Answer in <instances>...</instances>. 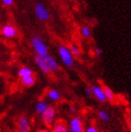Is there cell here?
Returning a JSON list of instances; mask_svg holds the SVG:
<instances>
[{
    "instance_id": "1",
    "label": "cell",
    "mask_w": 131,
    "mask_h": 132,
    "mask_svg": "<svg viewBox=\"0 0 131 132\" xmlns=\"http://www.w3.org/2000/svg\"><path fill=\"white\" fill-rule=\"evenodd\" d=\"M31 46L37 55L46 56L49 53V48L40 36L35 35L31 38Z\"/></svg>"
},
{
    "instance_id": "2",
    "label": "cell",
    "mask_w": 131,
    "mask_h": 132,
    "mask_svg": "<svg viewBox=\"0 0 131 132\" xmlns=\"http://www.w3.org/2000/svg\"><path fill=\"white\" fill-rule=\"evenodd\" d=\"M58 54L60 56L61 61L63 64L68 68H72L75 65V60H74V56L70 53L69 49L68 46L60 45L58 47Z\"/></svg>"
},
{
    "instance_id": "3",
    "label": "cell",
    "mask_w": 131,
    "mask_h": 132,
    "mask_svg": "<svg viewBox=\"0 0 131 132\" xmlns=\"http://www.w3.org/2000/svg\"><path fill=\"white\" fill-rule=\"evenodd\" d=\"M35 15L39 21L47 22L50 20L51 13L46 6L41 2H38L35 6Z\"/></svg>"
},
{
    "instance_id": "4",
    "label": "cell",
    "mask_w": 131,
    "mask_h": 132,
    "mask_svg": "<svg viewBox=\"0 0 131 132\" xmlns=\"http://www.w3.org/2000/svg\"><path fill=\"white\" fill-rule=\"evenodd\" d=\"M41 117H42V122L45 126L47 127L53 126L56 117V109L53 106H48L47 109L41 113Z\"/></svg>"
},
{
    "instance_id": "5",
    "label": "cell",
    "mask_w": 131,
    "mask_h": 132,
    "mask_svg": "<svg viewBox=\"0 0 131 132\" xmlns=\"http://www.w3.org/2000/svg\"><path fill=\"white\" fill-rule=\"evenodd\" d=\"M68 132H84L83 121L80 117H73L68 124Z\"/></svg>"
},
{
    "instance_id": "6",
    "label": "cell",
    "mask_w": 131,
    "mask_h": 132,
    "mask_svg": "<svg viewBox=\"0 0 131 132\" xmlns=\"http://www.w3.org/2000/svg\"><path fill=\"white\" fill-rule=\"evenodd\" d=\"M34 60H35L37 66L39 68V69L42 71L43 73L46 74V75L51 74L52 70H51V69L49 68L48 65H47V63H46L45 59H44L43 56H39V55H37V54H36L35 57H34Z\"/></svg>"
},
{
    "instance_id": "7",
    "label": "cell",
    "mask_w": 131,
    "mask_h": 132,
    "mask_svg": "<svg viewBox=\"0 0 131 132\" xmlns=\"http://www.w3.org/2000/svg\"><path fill=\"white\" fill-rule=\"evenodd\" d=\"M18 130L19 132H30L31 125L28 118L25 115L20 116L18 120Z\"/></svg>"
},
{
    "instance_id": "8",
    "label": "cell",
    "mask_w": 131,
    "mask_h": 132,
    "mask_svg": "<svg viewBox=\"0 0 131 132\" xmlns=\"http://www.w3.org/2000/svg\"><path fill=\"white\" fill-rule=\"evenodd\" d=\"M1 34L5 38H11L17 36L18 31L15 26H13L12 24H6V26H4L1 28Z\"/></svg>"
},
{
    "instance_id": "9",
    "label": "cell",
    "mask_w": 131,
    "mask_h": 132,
    "mask_svg": "<svg viewBox=\"0 0 131 132\" xmlns=\"http://www.w3.org/2000/svg\"><path fill=\"white\" fill-rule=\"evenodd\" d=\"M92 92H93V96L97 99L98 101L100 102L107 101L106 96H105V93H104V89L101 86H99L97 84L93 85L92 86Z\"/></svg>"
},
{
    "instance_id": "10",
    "label": "cell",
    "mask_w": 131,
    "mask_h": 132,
    "mask_svg": "<svg viewBox=\"0 0 131 132\" xmlns=\"http://www.w3.org/2000/svg\"><path fill=\"white\" fill-rule=\"evenodd\" d=\"M43 57H44V59H45L46 63H47V65H48L49 68L51 69V70L52 71L58 70V69H59V65H58L57 61L55 60L54 57L49 55V54H47L46 56H43Z\"/></svg>"
},
{
    "instance_id": "11",
    "label": "cell",
    "mask_w": 131,
    "mask_h": 132,
    "mask_svg": "<svg viewBox=\"0 0 131 132\" xmlns=\"http://www.w3.org/2000/svg\"><path fill=\"white\" fill-rule=\"evenodd\" d=\"M21 82L25 87H32L36 84V78L34 77V75L22 77L21 78Z\"/></svg>"
},
{
    "instance_id": "12",
    "label": "cell",
    "mask_w": 131,
    "mask_h": 132,
    "mask_svg": "<svg viewBox=\"0 0 131 132\" xmlns=\"http://www.w3.org/2000/svg\"><path fill=\"white\" fill-rule=\"evenodd\" d=\"M47 97L53 101H58L61 99V94L60 92L55 90V89H50L47 93Z\"/></svg>"
},
{
    "instance_id": "13",
    "label": "cell",
    "mask_w": 131,
    "mask_h": 132,
    "mask_svg": "<svg viewBox=\"0 0 131 132\" xmlns=\"http://www.w3.org/2000/svg\"><path fill=\"white\" fill-rule=\"evenodd\" d=\"M30 75H34V73H33L32 69L30 68H28V67H22L18 70V76L20 77V78L25 76H30Z\"/></svg>"
},
{
    "instance_id": "14",
    "label": "cell",
    "mask_w": 131,
    "mask_h": 132,
    "mask_svg": "<svg viewBox=\"0 0 131 132\" xmlns=\"http://www.w3.org/2000/svg\"><path fill=\"white\" fill-rule=\"evenodd\" d=\"M47 107H48V104H47V102L44 101V100H40V101H38L37 104H36V112L38 113V114H40L42 113L46 109H47Z\"/></svg>"
},
{
    "instance_id": "15",
    "label": "cell",
    "mask_w": 131,
    "mask_h": 132,
    "mask_svg": "<svg viewBox=\"0 0 131 132\" xmlns=\"http://www.w3.org/2000/svg\"><path fill=\"white\" fill-rule=\"evenodd\" d=\"M53 130V132H68L67 126H66L64 123L60 122V121H58V122H56L55 124H54Z\"/></svg>"
},
{
    "instance_id": "16",
    "label": "cell",
    "mask_w": 131,
    "mask_h": 132,
    "mask_svg": "<svg viewBox=\"0 0 131 132\" xmlns=\"http://www.w3.org/2000/svg\"><path fill=\"white\" fill-rule=\"evenodd\" d=\"M103 89H104V93H105L107 100H109V101H111V102H113L114 100H115V95H114L113 91L108 86H105Z\"/></svg>"
},
{
    "instance_id": "17",
    "label": "cell",
    "mask_w": 131,
    "mask_h": 132,
    "mask_svg": "<svg viewBox=\"0 0 131 132\" xmlns=\"http://www.w3.org/2000/svg\"><path fill=\"white\" fill-rule=\"evenodd\" d=\"M68 49H69V51H70V53H72V55L74 57H79L81 55V50L79 49L78 46L74 45V44H70L68 46Z\"/></svg>"
},
{
    "instance_id": "18",
    "label": "cell",
    "mask_w": 131,
    "mask_h": 132,
    "mask_svg": "<svg viewBox=\"0 0 131 132\" xmlns=\"http://www.w3.org/2000/svg\"><path fill=\"white\" fill-rule=\"evenodd\" d=\"M81 34L83 38H90L91 35H92V31H91L90 27H88V26H83V27L81 28Z\"/></svg>"
},
{
    "instance_id": "19",
    "label": "cell",
    "mask_w": 131,
    "mask_h": 132,
    "mask_svg": "<svg viewBox=\"0 0 131 132\" xmlns=\"http://www.w3.org/2000/svg\"><path fill=\"white\" fill-rule=\"evenodd\" d=\"M97 115H98V117H99V119H101L102 121H106V122L110 121V115H109L108 112H105V111H100V112H98Z\"/></svg>"
},
{
    "instance_id": "20",
    "label": "cell",
    "mask_w": 131,
    "mask_h": 132,
    "mask_svg": "<svg viewBox=\"0 0 131 132\" xmlns=\"http://www.w3.org/2000/svg\"><path fill=\"white\" fill-rule=\"evenodd\" d=\"M1 1H2V4L5 7H10L14 2V0H1Z\"/></svg>"
},
{
    "instance_id": "21",
    "label": "cell",
    "mask_w": 131,
    "mask_h": 132,
    "mask_svg": "<svg viewBox=\"0 0 131 132\" xmlns=\"http://www.w3.org/2000/svg\"><path fill=\"white\" fill-rule=\"evenodd\" d=\"M84 132H99V131H98V129L96 127H94V126H90V127H88L87 128H86Z\"/></svg>"
},
{
    "instance_id": "22",
    "label": "cell",
    "mask_w": 131,
    "mask_h": 132,
    "mask_svg": "<svg viewBox=\"0 0 131 132\" xmlns=\"http://www.w3.org/2000/svg\"><path fill=\"white\" fill-rule=\"evenodd\" d=\"M102 53H103V51H102L100 48H96L95 51H94V53H95L96 56H100L101 54H102Z\"/></svg>"
},
{
    "instance_id": "23",
    "label": "cell",
    "mask_w": 131,
    "mask_h": 132,
    "mask_svg": "<svg viewBox=\"0 0 131 132\" xmlns=\"http://www.w3.org/2000/svg\"><path fill=\"white\" fill-rule=\"evenodd\" d=\"M85 93L88 96H93V92H92V87H86L85 88Z\"/></svg>"
},
{
    "instance_id": "24",
    "label": "cell",
    "mask_w": 131,
    "mask_h": 132,
    "mask_svg": "<svg viewBox=\"0 0 131 132\" xmlns=\"http://www.w3.org/2000/svg\"><path fill=\"white\" fill-rule=\"evenodd\" d=\"M38 132H50L48 129H39Z\"/></svg>"
},
{
    "instance_id": "25",
    "label": "cell",
    "mask_w": 131,
    "mask_h": 132,
    "mask_svg": "<svg viewBox=\"0 0 131 132\" xmlns=\"http://www.w3.org/2000/svg\"><path fill=\"white\" fill-rule=\"evenodd\" d=\"M0 18H1V14H0Z\"/></svg>"
}]
</instances>
